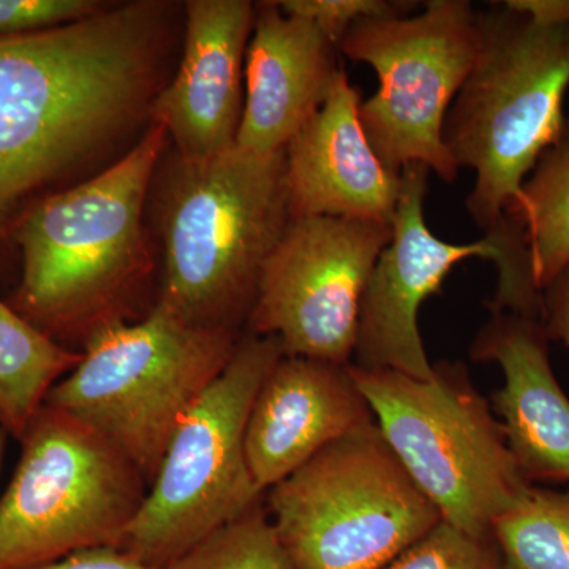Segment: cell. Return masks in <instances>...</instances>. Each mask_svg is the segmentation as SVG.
<instances>
[{
	"label": "cell",
	"instance_id": "2",
	"mask_svg": "<svg viewBox=\"0 0 569 569\" xmlns=\"http://www.w3.org/2000/svg\"><path fill=\"white\" fill-rule=\"evenodd\" d=\"M481 44L449 108L443 141L475 171L467 211L485 233L503 223L542 153L563 133L569 28L542 26L496 3L479 13Z\"/></svg>",
	"mask_w": 569,
	"mask_h": 569
},
{
	"label": "cell",
	"instance_id": "14",
	"mask_svg": "<svg viewBox=\"0 0 569 569\" xmlns=\"http://www.w3.org/2000/svg\"><path fill=\"white\" fill-rule=\"evenodd\" d=\"M361 92L340 71L323 107L284 148L291 217H340L392 224L402 173L381 162L367 140Z\"/></svg>",
	"mask_w": 569,
	"mask_h": 569
},
{
	"label": "cell",
	"instance_id": "7",
	"mask_svg": "<svg viewBox=\"0 0 569 569\" xmlns=\"http://www.w3.org/2000/svg\"><path fill=\"white\" fill-rule=\"evenodd\" d=\"M291 569H383L441 522L376 421L268 490Z\"/></svg>",
	"mask_w": 569,
	"mask_h": 569
},
{
	"label": "cell",
	"instance_id": "8",
	"mask_svg": "<svg viewBox=\"0 0 569 569\" xmlns=\"http://www.w3.org/2000/svg\"><path fill=\"white\" fill-rule=\"evenodd\" d=\"M20 440L17 470L0 498V569L121 548L148 493L140 470L91 427L48 406Z\"/></svg>",
	"mask_w": 569,
	"mask_h": 569
},
{
	"label": "cell",
	"instance_id": "20",
	"mask_svg": "<svg viewBox=\"0 0 569 569\" xmlns=\"http://www.w3.org/2000/svg\"><path fill=\"white\" fill-rule=\"evenodd\" d=\"M163 569H291L271 519L257 507Z\"/></svg>",
	"mask_w": 569,
	"mask_h": 569
},
{
	"label": "cell",
	"instance_id": "6",
	"mask_svg": "<svg viewBox=\"0 0 569 569\" xmlns=\"http://www.w3.org/2000/svg\"><path fill=\"white\" fill-rule=\"evenodd\" d=\"M279 340L249 335L174 430L121 549L167 568L198 542L260 507L246 456L254 397L283 356Z\"/></svg>",
	"mask_w": 569,
	"mask_h": 569
},
{
	"label": "cell",
	"instance_id": "24",
	"mask_svg": "<svg viewBox=\"0 0 569 569\" xmlns=\"http://www.w3.org/2000/svg\"><path fill=\"white\" fill-rule=\"evenodd\" d=\"M22 569H162L144 563L121 548H92L78 550L51 563Z\"/></svg>",
	"mask_w": 569,
	"mask_h": 569
},
{
	"label": "cell",
	"instance_id": "10",
	"mask_svg": "<svg viewBox=\"0 0 569 569\" xmlns=\"http://www.w3.org/2000/svg\"><path fill=\"white\" fill-rule=\"evenodd\" d=\"M429 173L418 163L402 170L392 238L367 284L351 361L362 369L395 370L419 380H430L436 373L419 332V309L441 290L460 261L479 257L496 263L498 283L488 305L490 312L538 320L542 312V291L535 280L522 224L507 217L485 238L467 244L437 238L425 219Z\"/></svg>",
	"mask_w": 569,
	"mask_h": 569
},
{
	"label": "cell",
	"instance_id": "18",
	"mask_svg": "<svg viewBox=\"0 0 569 569\" xmlns=\"http://www.w3.org/2000/svg\"><path fill=\"white\" fill-rule=\"evenodd\" d=\"M526 231L531 268L539 290L569 264V142L559 141L542 153L509 212Z\"/></svg>",
	"mask_w": 569,
	"mask_h": 569
},
{
	"label": "cell",
	"instance_id": "22",
	"mask_svg": "<svg viewBox=\"0 0 569 569\" xmlns=\"http://www.w3.org/2000/svg\"><path fill=\"white\" fill-rule=\"evenodd\" d=\"M287 14L316 24L339 48L346 33L366 18L406 17L415 2L391 0H283L277 2Z\"/></svg>",
	"mask_w": 569,
	"mask_h": 569
},
{
	"label": "cell",
	"instance_id": "19",
	"mask_svg": "<svg viewBox=\"0 0 569 569\" xmlns=\"http://www.w3.org/2000/svg\"><path fill=\"white\" fill-rule=\"evenodd\" d=\"M490 537L503 569H569V490L531 486Z\"/></svg>",
	"mask_w": 569,
	"mask_h": 569
},
{
	"label": "cell",
	"instance_id": "16",
	"mask_svg": "<svg viewBox=\"0 0 569 569\" xmlns=\"http://www.w3.org/2000/svg\"><path fill=\"white\" fill-rule=\"evenodd\" d=\"M470 355L503 373L492 410L523 477L569 485V399L550 365L541 320L490 312Z\"/></svg>",
	"mask_w": 569,
	"mask_h": 569
},
{
	"label": "cell",
	"instance_id": "12",
	"mask_svg": "<svg viewBox=\"0 0 569 569\" xmlns=\"http://www.w3.org/2000/svg\"><path fill=\"white\" fill-rule=\"evenodd\" d=\"M254 6L190 0L181 63L149 108L182 159H206L236 144L244 110V63Z\"/></svg>",
	"mask_w": 569,
	"mask_h": 569
},
{
	"label": "cell",
	"instance_id": "28",
	"mask_svg": "<svg viewBox=\"0 0 569 569\" xmlns=\"http://www.w3.org/2000/svg\"><path fill=\"white\" fill-rule=\"evenodd\" d=\"M559 141L569 142V118L565 119L563 133H561Z\"/></svg>",
	"mask_w": 569,
	"mask_h": 569
},
{
	"label": "cell",
	"instance_id": "15",
	"mask_svg": "<svg viewBox=\"0 0 569 569\" xmlns=\"http://www.w3.org/2000/svg\"><path fill=\"white\" fill-rule=\"evenodd\" d=\"M336 43L277 2L254 7L244 63V110L236 146L258 156L284 151L335 89Z\"/></svg>",
	"mask_w": 569,
	"mask_h": 569
},
{
	"label": "cell",
	"instance_id": "9",
	"mask_svg": "<svg viewBox=\"0 0 569 569\" xmlns=\"http://www.w3.org/2000/svg\"><path fill=\"white\" fill-rule=\"evenodd\" d=\"M479 44V13L467 0H430L417 17L366 18L346 33L339 51L378 77L359 119L389 170L400 174L418 163L445 182L458 179L443 127Z\"/></svg>",
	"mask_w": 569,
	"mask_h": 569
},
{
	"label": "cell",
	"instance_id": "21",
	"mask_svg": "<svg viewBox=\"0 0 569 569\" xmlns=\"http://www.w3.org/2000/svg\"><path fill=\"white\" fill-rule=\"evenodd\" d=\"M383 569H503L492 539H478L441 520Z\"/></svg>",
	"mask_w": 569,
	"mask_h": 569
},
{
	"label": "cell",
	"instance_id": "25",
	"mask_svg": "<svg viewBox=\"0 0 569 569\" xmlns=\"http://www.w3.org/2000/svg\"><path fill=\"white\" fill-rule=\"evenodd\" d=\"M541 323L549 340L569 348V264L542 290Z\"/></svg>",
	"mask_w": 569,
	"mask_h": 569
},
{
	"label": "cell",
	"instance_id": "13",
	"mask_svg": "<svg viewBox=\"0 0 569 569\" xmlns=\"http://www.w3.org/2000/svg\"><path fill=\"white\" fill-rule=\"evenodd\" d=\"M350 365L283 355L254 397L246 456L266 493L318 452L373 422Z\"/></svg>",
	"mask_w": 569,
	"mask_h": 569
},
{
	"label": "cell",
	"instance_id": "4",
	"mask_svg": "<svg viewBox=\"0 0 569 569\" xmlns=\"http://www.w3.org/2000/svg\"><path fill=\"white\" fill-rule=\"evenodd\" d=\"M167 138L152 122L103 173L22 213L13 231L21 279L11 307L48 336L102 309L137 271L146 194Z\"/></svg>",
	"mask_w": 569,
	"mask_h": 569
},
{
	"label": "cell",
	"instance_id": "1",
	"mask_svg": "<svg viewBox=\"0 0 569 569\" xmlns=\"http://www.w3.org/2000/svg\"><path fill=\"white\" fill-rule=\"evenodd\" d=\"M290 219L284 151L258 156L234 144L206 159L176 156L160 192V301L190 323L234 331Z\"/></svg>",
	"mask_w": 569,
	"mask_h": 569
},
{
	"label": "cell",
	"instance_id": "27",
	"mask_svg": "<svg viewBox=\"0 0 569 569\" xmlns=\"http://www.w3.org/2000/svg\"><path fill=\"white\" fill-rule=\"evenodd\" d=\"M7 437H9V432L6 427L0 425V467H2L3 455H6Z\"/></svg>",
	"mask_w": 569,
	"mask_h": 569
},
{
	"label": "cell",
	"instance_id": "11",
	"mask_svg": "<svg viewBox=\"0 0 569 569\" xmlns=\"http://www.w3.org/2000/svg\"><path fill=\"white\" fill-rule=\"evenodd\" d=\"M392 224L340 217H291L261 269L250 335L283 353L348 366L359 316Z\"/></svg>",
	"mask_w": 569,
	"mask_h": 569
},
{
	"label": "cell",
	"instance_id": "23",
	"mask_svg": "<svg viewBox=\"0 0 569 569\" xmlns=\"http://www.w3.org/2000/svg\"><path fill=\"white\" fill-rule=\"evenodd\" d=\"M97 0H0V40L86 20L107 9Z\"/></svg>",
	"mask_w": 569,
	"mask_h": 569
},
{
	"label": "cell",
	"instance_id": "26",
	"mask_svg": "<svg viewBox=\"0 0 569 569\" xmlns=\"http://www.w3.org/2000/svg\"><path fill=\"white\" fill-rule=\"evenodd\" d=\"M501 3L538 24L569 28V0H505Z\"/></svg>",
	"mask_w": 569,
	"mask_h": 569
},
{
	"label": "cell",
	"instance_id": "3",
	"mask_svg": "<svg viewBox=\"0 0 569 569\" xmlns=\"http://www.w3.org/2000/svg\"><path fill=\"white\" fill-rule=\"evenodd\" d=\"M239 340L233 329L190 323L162 301L138 323L108 318L44 406L91 427L151 485L179 422Z\"/></svg>",
	"mask_w": 569,
	"mask_h": 569
},
{
	"label": "cell",
	"instance_id": "5",
	"mask_svg": "<svg viewBox=\"0 0 569 569\" xmlns=\"http://www.w3.org/2000/svg\"><path fill=\"white\" fill-rule=\"evenodd\" d=\"M350 369L381 436L441 519L470 537L492 539L493 522L531 482L466 366L438 362L430 380Z\"/></svg>",
	"mask_w": 569,
	"mask_h": 569
},
{
	"label": "cell",
	"instance_id": "17",
	"mask_svg": "<svg viewBox=\"0 0 569 569\" xmlns=\"http://www.w3.org/2000/svg\"><path fill=\"white\" fill-rule=\"evenodd\" d=\"M81 356L0 301V425L7 432L21 437L51 389Z\"/></svg>",
	"mask_w": 569,
	"mask_h": 569
}]
</instances>
